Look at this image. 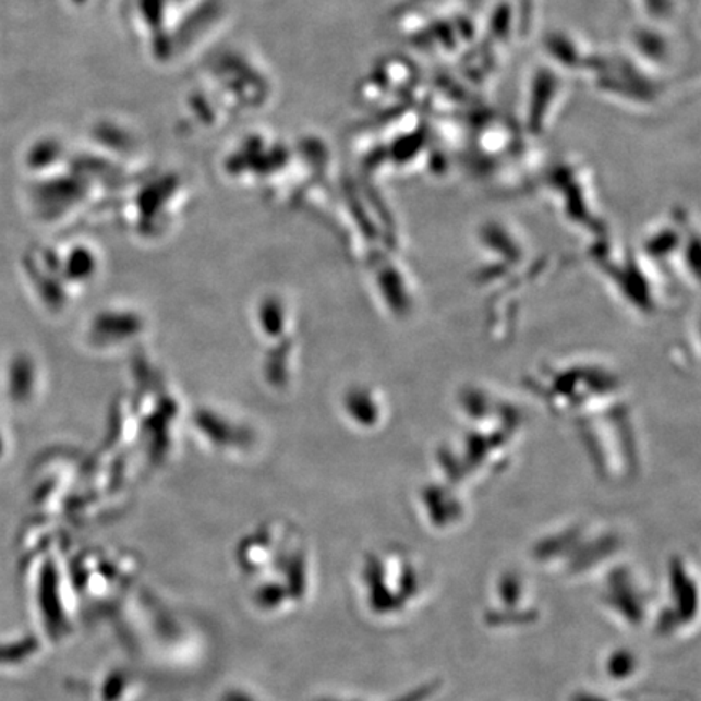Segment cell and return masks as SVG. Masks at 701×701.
Listing matches in <instances>:
<instances>
[{"mask_svg": "<svg viewBox=\"0 0 701 701\" xmlns=\"http://www.w3.org/2000/svg\"><path fill=\"white\" fill-rule=\"evenodd\" d=\"M606 601L611 606L616 607L623 616H626L631 624H638L643 619V606H641L637 588L631 583L629 571L624 568H617L611 575Z\"/></svg>", "mask_w": 701, "mask_h": 701, "instance_id": "obj_1", "label": "cell"}, {"mask_svg": "<svg viewBox=\"0 0 701 701\" xmlns=\"http://www.w3.org/2000/svg\"><path fill=\"white\" fill-rule=\"evenodd\" d=\"M669 575L670 587H673V593L677 601V613H679L682 623L684 620H692L697 614V607H699L696 584L690 580L679 559L670 561Z\"/></svg>", "mask_w": 701, "mask_h": 701, "instance_id": "obj_2", "label": "cell"}, {"mask_svg": "<svg viewBox=\"0 0 701 701\" xmlns=\"http://www.w3.org/2000/svg\"><path fill=\"white\" fill-rule=\"evenodd\" d=\"M617 546H619V543H617L616 537H603V540L596 541V543L581 547V549H578L577 553L573 554V559H570V570L581 571L593 567L597 561L613 554L614 551L617 549Z\"/></svg>", "mask_w": 701, "mask_h": 701, "instance_id": "obj_3", "label": "cell"}, {"mask_svg": "<svg viewBox=\"0 0 701 701\" xmlns=\"http://www.w3.org/2000/svg\"><path fill=\"white\" fill-rule=\"evenodd\" d=\"M537 619V613L534 609L517 611H491L486 614V620L491 626H524Z\"/></svg>", "mask_w": 701, "mask_h": 701, "instance_id": "obj_4", "label": "cell"}, {"mask_svg": "<svg viewBox=\"0 0 701 701\" xmlns=\"http://www.w3.org/2000/svg\"><path fill=\"white\" fill-rule=\"evenodd\" d=\"M577 537L578 534L571 533L543 541V543L537 544L534 554H536V557H540L541 560L551 559V557L557 556V554H564L565 551L573 547L575 543H577Z\"/></svg>", "mask_w": 701, "mask_h": 701, "instance_id": "obj_5", "label": "cell"}, {"mask_svg": "<svg viewBox=\"0 0 701 701\" xmlns=\"http://www.w3.org/2000/svg\"><path fill=\"white\" fill-rule=\"evenodd\" d=\"M634 663L633 654L627 650L617 651L613 656L609 657V663H607V670H609L611 676L616 677V679H624V677L630 676L633 673Z\"/></svg>", "mask_w": 701, "mask_h": 701, "instance_id": "obj_6", "label": "cell"}, {"mask_svg": "<svg viewBox=\"0 0 701 701\" xmlns=\"http://www.w3.org/2000/svg\"><path fill=\"white\" fill-rule=\"evenodd\" d=\"M498 593L507 606L513 607L518 603V597L521 596V583L517 575H504L500 584H498Z\"/></svg>", "mask_w": 701, "mask_h": 701, "instance_id": "obj_7", "label": "cell"}, {"mask_svg": "<svg viewBox=\"0 0 701 701\" xmlns=\"http://www.w3.org/2000/svg\"><path fill=\"white\" fill-rule=\"evenodd\" d=\"M680 623H682V619H680L677 609L669 607V609H664L663 613L660 614V619H657V631H660V633H670V631L677 629V626H679Z\"/></svg>", "mask_w": 701, "mask_h": 701, "instance_id": "obj_8", "label": "cell"}, {"mask_svg": "<svg viewBox=\"0 0 701 701\" xmlns=\"http://www.w3.org/2000/svg\"><path fill=\"white\" fill-rule=\"evenodd\" d=\"M401 591H403V600L413 596L418 591V575L411 567H404L403 577H401Z\"/></svg>", "mask_w": 701, "mask_h": 701, "instance_id": "obj_9", "label": "cell"}, {"mask_svg": "<svg viewBox=\"0 0 701 701\" xmlns=\"http://www.w3.org/2000/svg\"><path fill=\"white\" fill-rule=\"evenodd\" d=\"M438 684H425V686L418 687V689L411 690L407 696L401 697L397 701H424L432 696V693L437 690Z\"/></svg>", "mask_w": 701, "mask_h": 701, "instance_id": "obj_10", "label": "cell"}, {"mask_svg": "<svg viewBox=\"0 0 701 701\" xmlns=\"http://www.w3.org/2000/svg\"><path fill=\"white\" fill-rule=\"evenodd\" d=\"M573 701H604V700L596 699V697H593V696H587V693H580V696L575 697Z\"/></svg>", "mask_w": 701, "mask_h": 701, "instance_id": "obj_11", "label": "cell"}]
</instances>
